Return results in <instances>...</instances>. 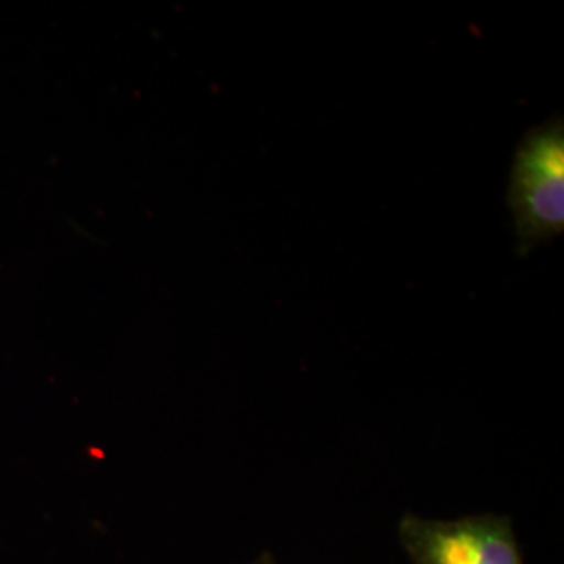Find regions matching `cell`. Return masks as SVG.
I'll use <instances>...</instances> for the list:
<instances>
[{
    "instance_id": "1",
    "label": "cell",
    "mask_w": 564,
    "mask_h": 564,
    "mask_svg": "<svg viewBox=\"0 0 564 564\" xmlns=\"http://www.w3.org/2000/svg\"><path fill=\"white\" fill-rule=\"evenodd\" d=\"M508 207L512 209L519 253L527 256L564 230V121L561 116L535 126L517 149Z\"/></svg>"
},
{
    "instance_id": "2",
    "label": "cell",
    "mask_w": 564,
    "mask_h": 564,
    "mask_svg": "<svg viewBox=\"0 0 564 564\" xmlns=\"http://www.w3.org/2000/svg\"><path fill=\"white\" fill-rule=\"evenodd\" d=\"M398 535L412 564H527L514 521L502 512L454 519L405 512Z\"/></svg>"
},
{
    "instance_id": "3",
    "label": "cell",
    "mask_w": 564,
    "mask_h": 564,
    "mask_svg": "<svg viewBox=\"0 0 564 564\" xmlns=\"http://www.w3.org/2000/svg\"><path fill=\"white\" fill-rule=\"evenodd\" d=\"M247 564H281L276 561V556L272 552H262L260 556H256L253 561H249Z\"/></svg>"
}]
</instances>
